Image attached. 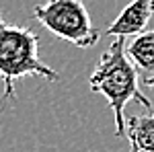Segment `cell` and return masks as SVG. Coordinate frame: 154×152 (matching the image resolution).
Listing matches in <instances>:
<instances>
[{
  "instance_id": "6da1fadb",
  "label": "cell",
  "mask_w": 154,
  "mask_h": 152,
  "mask_svg": "<svg viewBox=\"0 0 154 152\" xmlns=\"http://www.w3.org/2000/svg\"><path fill=\"white\" fill-rule=\"evenodd\" d=\"M125 37H115L105 54H101L99 62L88 76V88L97 95H103L109 103L115 119V136L125 138V105L136 101L148 111H152V103L140 91V74L131 64L125 51Z\"/></svg>"
},
{
  "instance_id": "7a4b0ae2",
  "label": "cell",
  "mask_w": 154,
  "mask_h": 152,
  "mask_svg": "<svg viewBox=\"0 0 154 152\" xmlns=\"http://www.w3.org/2000/svg\"><path fill=\"white\" fill-rule=\"evenodd\" d=\"M27 76L60 80L58 72L39 58V35L31 27L4 21L0 12V80L4 84L0 109L6 101L17 99V84Z\"/></svg>"
},
{
  "instance_id": "3957f363",
  "label": "cell",
  "mask_w": 154,
  "mask_h": 152,
  "mask_svg": "<svg viewBox=\"0 0 154 152\" xmlns=\"http://www.w3.org/2000/svg\"><path fill=\"white\" fill-rule=\"evenodd\" d=\"M33 14L51 35L80 49L95 47L101 39V31L93 25L82 0H45L35 4Z\"/></svg>"
},
{
  "instance_id": "277c9868",
  "label": "cell",
  "mask_w": 154,
  "mask_h": 152,
  "mask_svg": "<svg viewBox=\"0 0 154 152\" xmlns=\"http://www.w3.org/2000/svg\"><path fill=\"white\" fill-rule=\"evenodd\" d=\"M154 17V0H131L117 14V19L107 27V35L113 37H136L146 31L148 21Z\"/></svg>"
},
{
  "instance_id": "5b68a950",
  "label": "cell",
  "mask_w": 154,
  "mask_h": 152,
  "mask_svg": "<svg viewBox=\"0 0 154 152\" xmlns=\"http://www.w3.org/2000/svg\"><path fill=\"white\" fill-rule=\"evenodd\" d=\"M125 51L140 74V80L154 91V29H146L144 33L131 37Z\"/></svg>"
},
{
  "instance_id": "8992f818",
  "label": "cell",
  "mask_w": 154,
  "mask_h": 152,
  "mask_svg": "<svg viewBox=\"0 0 154 152\" xmlns=\"http://www.w3.org/2000/svg\"><path fill=\"white\" fill-rule=\"evenodd\" d=\"M130 152H154V113H136L125 119Z\"/></svg>"
}]
</instances>
